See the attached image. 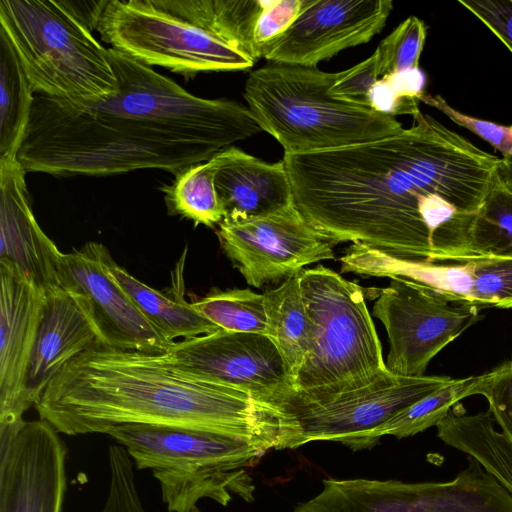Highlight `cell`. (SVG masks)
Returning a JSON list of instances; mask_svg holds the SVG:
<instances>
[{"instance_id":"1","label":"cell","mask_w":512,"mask_h":512,"mask_svg":"<svg viewBox=\"0 0 512 512\" xmlns=\"http://www.w3.org/2000/svg\"><path fill=\"white\" fill-rule=\"evenodd\" d=\"M414 119L412 127L374 141L284 154L294 203L335 244L465 263L469 231L500 158L430 115Z\"/></svg>"},{"instance_id":"2","label":"cell","mask_w":512,"mask_h":512,"mask_svg":"<svg viewBox=\"0 0 512 512\" xmlns=\"http://www.w3.org/2000/svg\"><path fill=\"white\" fill-rule=\"evenodd\" d=\"M113 95L85 105L34 94L17 154L26 172L104 176L139 169L178 174L262 131L247 106L205 99L109 48Z\"/></svg>"},{"instance_id":"3","label":"cell","mask_w":512,"mask_h":512,"mask_svg":"<svg viewBox=\"0 0 512 512\" xmlns=\"http://www.w3.org/2000/svg\"><path fill=\"white\" fill-rule=\"evenodd\" d=\"M35 408L40 419L70 436L106 434L125 424L164 425L245 437L259 448L271 411L268 403L247 392L180 366L168 352L104 343L63 367Z\"/></svg>"},{"instance_id":"4","label":"cell","mask_w":512,"mask_h":512,"mask_svg":"<svg viewBox=\"0 0 512 512\" xmlns=\"http://www.w3.org/2000/svg\"><path fill=\"white\" fill-rule=\"evenodd\" d=\"M0 28L34 94L85 105L116 93L109 48L93 35V1L0 0Z\"/></svg>"},{"instance_id":"5","label":"cell","mask_w":512,"mask_h":512,"mask_svg":"<svg viewBox=\"0 0 512 512\" xmlns=\"http://www.w3.org/2000/svg\"><path fill=\"white\" fill-rule=\"evenodd\" d=\"M336 78L317 67L272 63L250 72L244 99L284 154L366 143L403 130L393 117L330 96Z\"/></svg>"},{"instance_id":"6","label":"cell","mask_w":512,"mask_h":512,"mask_svg":"<svg viewBox=\"0 0 512 512\" xmlns=\"http://www.w3.org/2000/svg\"><path fill=\"white\" fill-rule=\"evenodd\" d=\"M106 434L125 448L138 470L152 471L170 512H201L198 502L205 498L225 506L232 494L253 500L244 467L265 453L251 439L148 424L119 425Z\"/></svg>"},{"instance_id":"7","label":"cell","mask_w":512,"mask_h":512,"mask_svg":"<svg viewBox=\"0 0 512 512\" xmlns=\"http://www.w3.org/2000/svg\"><path fill=\"white\" fill-rule=\"evenodd\" d=\"M96 31L110 48L186 77L255 63L228 44L219 0H105Z\"/></svg>"},{"instance_id":"8","label":"cell","mask_w":512,"mask_h":512,"mask_svg":"<svg viewBox=\"0 0 512 512\" xmlns=\"http://www.w3.org/2000/svg\"><path fill=\"white\" fill-rule=\"evenodd\" d=\"M310 349L292 391L337 394L390 375L363 288L318 265L299 273Z\"/></svg>"},{"instance_id":"9","label":"cell","mask_w":512,"mask_h":512,"mask_svg":"<svg viewBox=\"0 0 512 512\" xmlns=\"http://www.w3.org/2000/svg\"><path fill=\"white\" fill-rule=\"evenodd\" d=\"M448 376L390 374L366 387L337 394L290 390L267 403L275 410L265 450L296 449L315 441L339 442L351 450L373 448L370 433L395 414L451 383Z\"/></svg>"},{"instance_id":"10","label":"cell","mask_w":512,"mask_h":512,"mask_svg":"<svg viewBox=\"0 0 512 512\" xmlns=\"http://www.w3.org/2000/svg\"><path fill=\"white\" fill-rule=\"evenodd\" d=\"M482 308L411 280L390 279L378 289L372 309L389 338L388 371L398 377L424 376L441 350L483 318Z\"/></svg>"},{"instance_id":"11","label":"cell","mask_w":512,"mask_h":512,"mask_svg":"<svg viewBox=\"0 0 512 512\" xmlns=\"http://www.w3.org/2000/svg\"><path fill=\"white\" fill-rule=\"evenodd\" d=\"M216 234L234 267L255 288L284 281L318 261L335 259L336 244L295 204L247 221H222Z\"/></svg>"},{"instance_id":"12","label":"cell","mask_w":512,"mask_h":512,"mask_svg":"<svg viewBox=\"0 0 512 512\" xmlns=\"http://www.w3.org/2000/svg\"><path fill=\"white\" fill-rule=\"evenodd\" d=\"M168 353L180 366L263 402L292 389L287 364L266 334L221 329L175 341Z\"/></svg>"},{"instance_id":"13","label":"cell","mask_w":512,"mask_h":512,"mask_svg":"<svg viewBox=\"0 0 512 512\" xmlns=\"http://www.w3.org/2000/svg\"><path fill=\"white\" fill-rule=\"evenodd\" d=\"M109 254L96 242L61 253L60 287L81 297L104 344L149 353L168 352L174 342L152 325L111 276L106 265Z\"/></svg>"},{"instance_id":"14","label":"cell","mask_w":512,"mask_h":512,"mask_svg":"<svg viewBox=\"0 0 512 512\" xmlns=\"http://www.w3.org/2000/svg\"><path fill=\"white\" fill-rule=\"evenodd\" d=\"M392 9L391 0H304L296 20L263 58L317 67L342 50L369 42L383 29Z\"/></svg>"},{"instance_id":"15","label":"cell","mask_w":512,"mask_h":512,"mask_svg":"<svg viewBox=\"0 0 512 512\" xmlns=\"http://www.w3.org/2000/svg\"><path fill=\"white\" fill-rule=\"evenodd\" d=\"M0 451L12 443L31 407L27 369L46 293L10 266L0 264Z\"/></svg>"},{"instance_id":"16","label":"cell","mask_w":512,"mask_h":512,"mask_svg":"<svg viewBox=\"0 0 512 512\" xmlns=\"http://www.w3.org/2000/svg\"><path fill=\"white\" fill-rule=\"evenodd\" d=\"M66 455L52 425L42 419L26 422L0 451V512H61Z\"/></svg>"},{"instance_id":"17","label":"cell","mask_w":512,"mask_h":512,"mask_svg":"<svg viewBox=\"0 0 512 512\" xmlns=\"http://www.w3.org/2000/svg\"><path fill=\"white\" fill-rule=\"evenodd\" d=\"M18 160L0 162V264L46 294L60 287L61 251L37 223Z\"/></svg>"},{"instance_id":"18","label":"cell","mask_w":512,"mask_h":512,"mask_svg":"<svg viewBox=\"0 0 512 512\" xmlns=\"http://www.w3.org/2000/svg\"><path fill=\"white\" fill-rule=\"evenodd\" d=\"M103 343L83 300L62 287L46 294L26 376L30 406L58 372L79 354Z\"/></svg>"},{"instance_id":"19","label":"cell","mask_w":512,"mask_h":512,"mask_svg":"<svg viewBox=\"0 0 512 512\" xmlns=\"http://www.w3.org/2000/svg\"><path fill=\"white\" fill-rule=\"evenodd\" d=\"M215 158V187L224 211L223 221H247L295 204L283 159L268 163L234 145Z\"/></svg>"},{"instance_id":"20","label":"cell","mask_w":512,"mask_h":512,"mask_svg":"<svg viewBox=\"0 0 512 512\" xmlns=\"http://www.w3.org/2000/svg\"><path fill=\"white\" fill-rule=\"evenodd\" d=\"M339 261L341 273L403 278L430 287L457 301L476 304L474 276L469 262L442 264L405 260L361 243L350 245Z\"/></svg>"},{"instance_id":"21","label":"cell","mask_w":512,"mask_h":512,"mask_svg":"<svg viewBox=\"0 0 512 512\" xmlns=\"http://www.w3.org/2000/svg\"><path fill=\"white\" fill-rule=\"evenodd\" d=\"M436 427L441 441L479 462L512 495V442L489 410L467 414L454 407Z\"/></svg>"},{"instance_id":"22","label":"cell","mask_w":512,"mask_h":512,"mask_svg":"<svg viewBox=\"0 0 512 512\" xmlns=\"http://www.w3.org/2000/svg\"><path fill=\"white\" fill-rule=\"evenodd\" d=\"M107 269L129 295L152 325L170 342L189 339L221 330L194 305L183 299H173L149 287L107 257Z\"/></svg>"},{"instance_id":"23","label":"cell","mask_w":512,"mask_h":512,"mask_svg":"<svg viewBox=\"0 0 512 512\" xmlns=\"http://www.w3.org/2000/svg\"><path fill=\"white\" fill-rule=\"evenodd\" d=\"M264 295L267 335L281 352L292 386L310 349L309 318L302 298L299 274Z\"/></svg>"},{"instance_id":"24","label":"cell","mask_w":512,"mask_h":512,"mask_svg":"<svg viewBox=\"0 0 512 512\" xmlns=\"http://www.w3.org/2000/svg\"><path fill=\"white\" fill-rule=\"evenodd\" d=\"M34 100L18 56L0 28V162L17 160Z\"/></svg>"},{"instance_id":"25","label":"cell","mask_w":512,"mask_h":512,"mask_svg":"<svg viewBox=\"0 0 512 512\" xmlns=\"http://www.w3.org/2000/svg\"><path fill=\"white\" fill-rule=\"evenodd\" d=\"M218 163L209 161L192 165L175 175L171 185L161 189L171 214L181 215L194 222L215 228L224 219V211L215 187Z\"/></svg>"},{"instance_id":"26","label":"cell","mask_w":512,"mask_h":512,"mask_svg":"<svg viewBox=\"0 0 512 512\" xmlns=\"http://www.w3.org/2000/svg\"><path fill=\"white\" fill-rule=\"evenodd\" d=\"M482 379L483 374L454 379L378 426L370 433V441L375 446L383 436L401 439L436 426L462 399L479 393Z\"/></svg>"},{"instance_id":"27","label":"cell","mask_w":512,"mask_h":512,"mask_svg":"<svg viewBox=\"0 0 512 512\" xmlns=\"http://www.w3.org/2000/svg\"><path fill=\"white\" fill-rule=\"evenodd\" d=\"M505 256H512V190L497 174L472 222L467 240L466 262Z\"/></svg>"},{"instance_id":"28","label":"cell","mask_w":512,"mask_h":512,"mask_svg":"<svg viewBox=\"0 0 512 512\" xmlns=\"http://www.w3.org/2000/svg\"><path fill=\"white\" fill-rule=\"evenodd\" d=\"M193 305L220 329L267 335L264 295L250 289H212Z\"/></svg>"},{"instance_id":"29","label":"cell","mask_w":512,"mask_h":512,"mask_svg":"<svg viewBox=\"0 0 512 512\" xmlns=\"http://www.w3.org/2000/svg\"><path fill=\"white\" fill-rule=\"evenodd\" d=\"M425 84L426 76L419 67L382 76L369 93V107L393 118L403 114L416 117L421 113L419 102Z\"/></svg>"},{"instance_id":"30","label":"cell","mask_w":512,"mask_h":512,"mask_svg":"<svg viewBox=\"0 0 512 512\" xmlns=\"http://www.w3.org/2000/svg\"><path fill=\"white\" fill-rule=\"evenodd\" d=\"M426 34L425 23L416 16L401 22L375 50L380 76L417 68Z\"/></svg>"},{"instance_id":"31","label":"cell","mask_w":512,"mask_h":512,"mask_svg":"<svg viewBox=\"0 0 512 512\" xmlns=\"http://www.w3.org/2000/svg\"><path fill=\"white\" fill-rule=\"evenodd\" d=\"M474 299L481 307L512 308V256L469 261Z\"/></svg>"},{"instance_id":"32","label":"cell","mask_w":512,"mask_h":512,"mask_svg":"<svg viewBox=\"0 0 512 512\" xmlns=\"http://www.w3.org/2000/svg\"><path fill=\"white\" fill-rule=\"evenodd\" d=\"M109 485L100 512H145L135 481L134 463L124 447L108 448Z\"/></svg>"},{"instance_id":"33","label":"cell","mask_w":512,"mask_h":512,"mask_svg":"<svg viewBox=\"0 0 512 512\" xmlns=\"http://www.w3.org/2000/svg\"><path fill=\"white\" fill-rule=\"evenodd\" d=\"M500 431L512 442V360L483 374L479 388Z\"/></svg>"},{"instance_id":"34","label":"cell","mask_w":512,"mask_h":512,"mask_svg":"<svg viewBox=\"0 0 512 512\" xmlns=\"http://www.w3.org/2000/svg\"><path fill=\"white\" fill-rule=\"evenodd\" d=\"M380 71L377 53L353 67L337 73L328 94L336 99L369 107V93L379 80Z\"/></svg>"},{"instance_id":"35","label":"cell","mask_w":512,"mask_h":512,"mask_svg":"<svg viewBox=\"0 0 512 512\" xmlns=\"http://www.w3.org/2000/svg\"><path fill=\"white\" fill-rule=\"evenodd\" d=\"M421 102L436 108L456 124L478 135L503 153V156H512V126L500 125L466 115L450 106L440 95H431L425 92L421 97Z\"/></svg>"},{"instance_id":"36","label":"cell","mask_w":512,"mask_h":512,"mask_svg":"<svg viewBox=\"0 0 512 512\" xmlns=\"http://www.w3.org/2000/svg\"><path fill=\"white\" fill-rule=\"evenodd\" d=\"M304 0H265L255 29V44L265 52L288 30L302 10Z\"/></svg>"},{"instance_id":"37","label":"cell","mask_w":512,"mask_h":512,"mask_svg":"<svg viewBox=\"0 0 512 512\" xmlns=\"http://www.w3.org/2000/svg\"><path fill=\"white\" fill-rule=\"evenodd\" d=\"M512 53V0H459Z\"/></svg>"},{"instance_id":"38","label":"cell","mask_w":512,"mask_h":512,"mask_svg":"<svg viewBox=\"0 0 512 512\" xmlns=\"http://www.w3.org/2000/svg\"><path fill=\"white\" fill-rule=\"evenodd\" d=\"M498 177L512 190V156H503L499 160Z\"/></svg>"}]
</instances>
